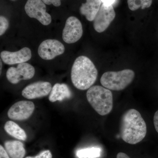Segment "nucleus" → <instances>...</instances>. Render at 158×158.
I'll return each mask as SVG.
<instances>
[{
    "mask_svg": "<svg viewBox=\"0 0 158 158\" xmlns=\"http://www.w3.org/2000/svg\"><path fill=\"white\" fill-rule=\"evenodd\" d=\"M9 23L6 18L0 16V36H2L9 28Z\"/></svg>",
    "mask_w": 158,
    "mask_h": 158,
    "instance_id": "19",
    "label": "nucleus"
},
{
    "mask_svg": "<svg viewBox=\"0 0 158 158\" xmlns=\"http://www.w3.org/2000/svg\"><path fill=\"white\" fill-rule=\"evenodd\" d=\"M1 69H0V71H1V74L2 73V59L1 60Z\"/></svg>",
    "mask_w": 158,
    "mask_h": 158,
    "instance_id": "26",
    "label": "nucleus"
},
{
    "mask_svg": "<svg viewBox=\"0 0 158 158\" xmlns=\"http://www.w3.org/2000/svg\"><path fill=\"white\" fill-rule=\"evenodd\" d=\"M116 13L112 5L102 4L94 20L93 27L99 33L106 31L115 19Z\"/></svg>",
    "mask_w": 158,
    "mask_h": 158,
    "instance_id": "7",
    "label": "nucleus"
},
{
    "mask_svg": "<svg viewBox=\"0 0 158 158\" xmlns=\"http://www.w3.org/2000/svg\"><path fill=\"white\" fill-rule=\"evenodd\" d=\"M101 152L100 148L92 147L79 150L76 154L79 158H96L100 156Z\"/></svg>",
    "mask_w": 158,
    "mask_h": 158,
    "instance_id": "17",
    "label": "nucleus"
},
{
    "mask_svg": "<svg viewBox=\"0 0 158 158\" xmlns=\"http://www.w3.org/2000/svg\"><path fill=\"white\" fill-rule=\"evenodd\" d=\"M34 66L26 62L18 64L17 67H11L6 73V77L11 84H17L22 80L32 79L35 74Z\"/></svg>",
    "mask_w": 158,
    "mask_h": 158,
    "instance_id": "6",
    "label": "nucleus"
},
{
    "mask_svg": "<svg viewBox=\"0 0 158 158\" xmlns=\"http://www.w3.org/2000/svg\"><path fill=\"white\" fill-rule=\"evenodd\" d=\"M87 98L92 108L101 116L107 115L113 109V94L107 88L98 85L91 87L87 91Z\"/></svg>",
    "mask_w": 158,
    "mask_h": 158,
    "instance_id": "3",
    "label": "nucleus"
},
{
    "mask_svg": "<svg viewBox=\"0 0 158 158\" xmlns=\"http://www.w3.org/2000/svg\"><path fill=\"white\" fill-rule=\"evenodd\" d=\"M81 23L77 17L70 16L66 20L62 31V39L67 44H73L78 41L83 35Z\"/></svg>",
    "mask_w": 158,
    "mask_h": 158,
    "instance_id": "8",
    "label": "nucleus"
},
{
    "mask_svg": "<svg viewBox=\"0 0 158 158\" xmlns=\"http://www.w3.org/2000/svg\"><path fill=\"white\" fill-rule=\"evenodd\" d=\"M6 149L2 145L0 146V158H10Z\"/></svg>",
    "mask_w": 158,
    "mask_h": 158,
    "instance_id": "22",
    "label": "nucleus"
},
{
    "mask_svg": "<svg viewBox=\"0 0 158 158\" xmlns=\"http://www.w3.org/2000/svg\"><path fill=\"white\" fill-rule=\"evenodd\" d=\"M147 133V126L140 113L135 109L127 110L123 114L120 123V135L128 144L139 143Z\"/></svg>",
    "mask_w": 158,
    "mask_h": 158,
    "instance_id": "1",
    "label": "nucleus"
},
{
    "mask_svg": "<svg viewBox=\"0 0 158 158\" xmlns=\"http://www.w3.org/2000/svg\"><path fill=\"white\" fill-rule=\"evenodd\" d=\"M101 0H86L80 7V11L89 21H94L101 7Z\"/></svg>",
    "mask_w": 158,
    "mask_h": 158,
    "instance_id": "13",
    "label": "nucleus"
},
{
    "mask_svg": "<svg viewBox=\"0 0 158 158\" xmlns=\"http://www.w3.org/2000/svg\"><path fill=\"white\" fill-rule=\"evenodd\" d=\"M48 82L38 81L27 86L22 92L23 96L28 99L40 98L48 95L52 90Z\"/></svg>",
    "mask_w": 158,
    "mask_h": 158,
    "instance_id": "11",
    "label": "nucleus"
},
{
    "mask_svg": "<svg viewBox=\"0 0 158 158\" xmlns=\"http://www.w3.org/2000/svg\"><path fill=\"white\" fill-rule=\"evenodd\" d=\"M35 109L33 102L27 101L18 102L12 105L8 112V117L18 121L26 120L31 117Z\"/></svg>",
    "mask_w": 158,
    "mask_h": 158,
    "instance_id": "10",
    "label": "nucleus"
},
{
    "mask_svg": "<svg viewBox=\"0 0 158 158\" xmlns=\"http://www.w3.org/2000/svg\"><path fill=\"white\" fill-rule=\"evenodd\" d=\"M71 96V92L66 84L57 83L52 88L49 100L52 102L62 101L65 99L70 98Z\"/></svg>",
    "mask_w": 158,
    "mask_h": 158,
    "instance_id": "14",
    "label": "nucleus"
},
{
    "mask_svg": "<svg viewBox=\"0 0 158 158\" xmlns=\"http://www.w3.org/2000/svg\"><path fill=\"white\" fill-rule=\"evenodd\" d=\"M154 124L156 131L158 133V110L156 112L154 116Z\"/></svg>",
    "mask_w": 158,
    "mask_h": 158,
    "instance_id": "23",
    "label": "nucleus"
},
{
    "mask_svg": "<svg viewBox=\"0 0 158 158\" xmlns=\"http://www.w3.org/2000/svg\"><path fill=\"white\" fill-rule=\"evenodd\" d=\"M31 49L25 47L15 52L4 51L1 53V58L5 64L12 65L26 62L31 59Z\"/></svg>",
    "mask_w": 158,
    "mask_h": 158,
    "instance_id": "12",
    "label": "nucleus"
},
{
    "mask_svg": "<svg viewBox=\"0 0 158 158\" xmlns=\"http://www.w3.org/2000/svg\"><path fill=\"white\" fill-rule=\"evenodd\" d=\"M117 158H130L126 154L124 153L123 152H119L118 153L117 155Z\"/></svg>",
    "mask_w": 158,
    "mask_h": 158,
    "instance_id": "25",
    "label": "nucleus"
},
{
    "mask_svg": "<svg viewBox=\"0 0 158 158\" xmlns=\"http://www.w3.org/2000/svg\"><path fill=\"white\" fill-rule=\"evenodd\" d=\"M152 0H127L128 6L130 10L135 11L149 8L152 4Z\"/></svg>",
    "mask_w": 158,
    "mask_h": 158,
    "instance_id": "18",
    "label": "nucleus"
},
{
    "mask_svg": "<svg viewBox=\"0 0 158 158\" xmlns=\"http://www.w3.org/2000/svg\"><path fill=\"white\" fill-rule=\"evenodd\" d=\"M103 4L107 5H112L116 0H101Z\"/></svg>",
    "mask_w": 158,
    "mask_h": 158,
    "instance_id": "24",
    "label": "nucleus"
},
{
    "mask_svg": "<svg viewBox=\"0 0 158 158\" xmlns=\"http://www.w3.org/2000/svg\"><path fill=\"white\" fill-rule=\"evenodd\" d=\"M65 50L64 45L59 40L48 39L43 41L38 49V53L40 58L44 60H52Z\"/></svg>",
    "mask_w": 158,
    "mask_h": 158,
    "instance_id": "9",
    "label": "nucleus"
},
{
    "mask_svg": "<svg viewBox=\"0 0 158 158\" xmlns=\"http://www.w3.org/2000/svg\"><path fill=\"white\" fill-rule=\"evenodd\" d=\"M135 73L131 69L118 72L108 71L102 75L100 82L104 88L119 91L123 90L132 82Z\"/></svg>",
    "mask_w": 158,
    "mask_h": 158,
    "instance_id": "4",
    "label": "nucleus"
},
{
    "mask_svg": "<svg viewBox=\"0 0 158 158\" xmlns=\"http://www.w3.org/2000/svg\"><path fill=\"white\" fill-rule=\"evenodd\" d=\"M25 10L29 17L36 19L43 25H48L52 22V17L46 12V6L41 0H28Z\"/></svg>",
    "mask_w": 158,
    "mask_h": 158,
    "instance_id": "5",
    "label": "nucleus"
},
{
    "mask_svg": "<svg viewBox=\"0 0 158 158\" xmlns=\"http://www.w3.org/2000/svg\"><path fill=\"white\" fill-rule=\"evenodd\" d=\"M4 128L9 135L19 140L26 141L27 139L25 131L14 122L7 121L5 124Z\"/></svg>",
    "mask_w": 158,
    "mask_h": 158,
    "instance_id": "16",
    "label": "nucleus"
},
{
    "mask_svg": "<svg viewBox=\"0 0 158 158\" xmlns=\"http://www.w3.org/2000/svg\"><path fill=\"white\" fill-rule=\"evenodd\" d=\"M97 77V69L89 58L80 56L76 59L72 67L71 79L77 89H89L96 81Z\"/></svg>",
    "mask_w": 158,
    "mask_h": 158,
    "instance_id": "2",
    "label": "nucleus"
},
{
    "mask_svg": "<svg viewBox=\"0 0 158 158\" xmlns=\"http://www.w3.org/2000/svg\"><path fill=\"white\" fill-rule=\"evenodd\" d=\"M10 1H13V2H14V1H17V0H10Z\"/></svg>",
    "mask_w": 158,
    "mask_h": 158,
    "instance_id": "27",
    "label": "nucleus"
},
{
    "mask_svg": "<svg viewBox=\"0 0 158 158\" xmlns=\"http://www.w3.org/2000/svg\"><path fill=\"white\" fill-rule=\"evenodd\" d=\"M25 158H52V153L48 150L43 151L35 156H27Z\"/></svg>",
    "mask_w": 158,
    "mask_h": 158,
    "instance_id": "20",
    "label": "nucleus"
},
{
    "mask_svg": "<svg viewBox=\"0 0 158 158\" xmlns=\"http://www.w3.org/2000/svg\"><path fill=\"white\" fill-rule=\"evenodd\" d=\"M4 145L5 149L11 158H23L25 156V149L21 141H6Z\"/></svg>",
    "mask_w": 158,
    "mask_h": 158,
    "instance_id": "15",
    "label": "nucleus"
},
{
    "mask_svg": "<svg viewBox=\"0 0 158 158\" xmlns=\"http://www.w3.org/2000/svg\"><path fill=\"white\" fill-rule=\"evenodd\" d=\"M44 3L47 5H53L56 7H59L61 5V0H41Z\"/></svg>",
    "mask_w": 158,
    "mask_h": 158,
    "instance_id": "21",
    "label": "nucleus"
}]
</instances>
